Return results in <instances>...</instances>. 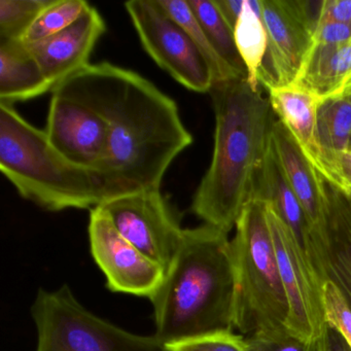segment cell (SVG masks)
Instances as JSON below:
<instances>
[{"mask_svg": "<svg viewBox=\"0 0 351 351\" xmlns=\"http://www.w3.org/2000/svg\"><path fill=\"white\" fill-rule=\"evenodd\" d=\"M188 3L217 54L238 75L246 79L245 67L236 48L234 30L219 13L215 0H188Z\"/></svg>", "mask_w": 351, "mask_h": 351, "instance_id": "cell-23", "label": "cell"}, {"mask_svg": "<svg viewBox=\"0 0 351 351\" xmlns=\"http://www.w3.org/2000/svg\"><path fill=\"white\" fill-rule=\"evenodd\" d=\"M351 94V77L350 79L347 82L346 85H345L344 89H343L342 93H341L340 96L343 95H350ZM338 97V96H337Z\"/></svg>", "mask_w": 351, "mask_h": 351, "instance_id": "cell-34", "label": "cell"}, {"mask_svg": "<svg viewBox=\"0 0 351 351\" xmlns=\"http://www.w3.org/2000/svg\"><path fill=\"white\" fill-rule=\"evenodd\" d=\"M347 196H348V195H347ZM349 197H350V198H351V195H349Z\"/></svg>", "mask_w": 351, "mask_h": 351, "instance_id": "cell-35", "label": "cell"}, {"mask_svg": "<svg viewBox=\"0 0 351 351\" xmlns=\"http://www.w3.org/2000/svg\"><path fill=\"white\" fill-rule=\"evenodd\" d=\"M350 149H351V147H350Z\"/></svg>", "mask_w": 351, "mask_h": 351, "instance_id": "cell-36", "label": "cell"}, {"mask_svg": "<svg viewBox=\"0 0 351 351\" xmlns=\"http://www.w3.org/2000/svg\"><path fill=\"white\" fill-rule=\"evenodd\" d=\"M351 38V24L324 22L316 26L312 45H330L346 42Z\"/></svg>", "mask_w": 351, "mask_h": 351, "instance_id": "cell-30", "label": "cell"}, {"mask_svg": "<svg viewBox=\"0 0 351 351\" xmlns=\"http://www.w3.org/2000/svg\"><path fill=\"white\" fill-rule=\"evenodd\" d=\"M324 182L326 213L314 242L315 271L322 283H334L351 310V198Z\"/></svg>", "mask_w": 351, "mask_h": 351, "instance_id": "cell-13", "label": "cell"}, {"mask_svg": "<svg viewBox=\"0 0 351 351\" xmlns=\"http://www.w3.org/2000/svg\"><path fill=\"white\" fill-rule=\"evenodd\" d=\"M213 158L193 196L191 211L229 233L252 198L256 176L270 149L276 117L268 97L246 80L213 85Z\"/></svg>", "mask_w": 351, "mask_h": 351, "instance_id": "cell-2", "label": "cell"}, {"mask_svg": "<svg viewBox=\"0 0 351 351\" xmlns=\"http://www.w3.org/2000/svg\"><path fill=\"white\" fill-rule=\"evenodd\" d=\"M324 22L351 24V0H324L317 25Z\"/></svg>", "mask_w": 351, "mask_h": 351, "instance_id": "cell-31", "label": "cell"}, {"mask_svg": "<svg viewBox=\"0 0 351 351\" xmlns=\"http://www.w3.org/2000/svg\"><path fill=\"white\" fill-rule=\"evenodd\" d=\"M99 207L125 239L167 272L186 229L161 190L131 193Z\"/></svg>", "mask_w": 351, "mask_h": 351, "instance_id": "cell-9", "label": "cell"}, {"mask_svg": "<svg viewBox=\"0 0 351 351\" xmlns=\"http://www.w3.org/2000/svg\"><path fill=\"white\" fill-rule=\"evenodd\" d=\"M267 91L277 120L287 128L317 170L322 158L317 134L318 110L324 100L295 85L270 88Z\"/></svg>", "mask_w": 351, "mask_h": 351, "instance_id": "cell-16", "label": "cell"}, {"mask_svg": "<svg viewBox=\"0 0 351 351\" xmlns=\"http://www.w3.org/2000/svg\"><path fill=\"white\" fill-rule=\"evenodd\" d=\"M245 344L247 351H320L319 339L302 338L289 328L252 332Z\"/></svg>", "mask_w": 351, "mask_h": 351, "instance_id": "cell-26", "label": "cell"}, {"mask_svg": "<svg viewBox=\"0 0 351 351\" xmlns=\"http://www.w3.org/2000/svg\"><path fill=\"white\" fill-rule=\"evenodd\" d=\"M125 9L145 52L178 84L196 93H210L213 71L184 28L158 0H131Z\"/></svg>", "mask_w": 351, "mask_h": 351, "instance_id": "cell-7", "label": "cell"}, {"mask_svg": "<svg viewBox=\"0 0 351 351\" xmlns=\"http://www.w3.org/2000/svg\"><path fill=\"white\" fill-rule=\"evenodd\" d=\"M235 291L228 233L206 223L184 230L173 262L149 299L155 336L166 345L232 332Z\"/></svg>", "mask_w": 351, "mask_h": 351, "instance_id": "cell-3", "label": "cell"}, {"mask_svg": "<svg viewBox=\"0 0 351 351\" xmlns=\"http://www.w3.org/2000/svg\"><path fill=\"white\" fill-rule=\"evenodd\" d=\"M168 351H247L245 339L233 332H215L166 344Z\"/></svg>", "mask_w": 351, "mask_h": 351, "instance_id": "cell-27", "label": "cell"}, {"mask_svg": "<svg viewBox=\"0 0 351 351\" xmlns=\"http://www.w3.org/2000/svg\"><path fill=\"white\" fill-rule=\"evenodd\" d=\"M351 77V38L330 45H311L291 85L322 100L340 96Z\"/></svg>", "mask_w": 351, "mask_h": 351, "instance_id": "cell-19", "label": "cell"}, {"mask_svg": "<svg viewBox=\"0 0 351 351\" xmlns=\"http://www.w3.org/2000/svg\"><path fill=\"white\" fill-rule=\"evenodd\" d=\"M88 232L92 256L108 289L151 299L163 280V269L125 239L101 207L90 210Z\"/></svg>", "mask_w": 351, "mask_h": 351, "instance_id": "cell-11", "label": "cell"}, {"mask_svg": "<svg viewBox=\"0 0 351 351\" xmlns=\"http://www.w3.org/2000/svg\"><path fill=\"white\" fill-rule=\"evenodd\" d=\"M326 322L338 328L351 347V310L334 283L324 281L322 287Z\"/></svg>", "mask_w": 351, "mask_h": 351, "instance_id": "cell-29", "label": "cell"}, {"mask_svg": "<svg viewBox=\"0 0 351 351\" xmlns=\"http://www.w3.org/2000/svg\"><path fill=\"white\" fill-rule=\"evenodd\" d=\"M106 30L104 18L91 7L60 34L27 46L55 88L90 64L92 52Z\"/></svg>", "mask_w": 351, "mask_h": 351, "instance_id": "cell-14", "label": "cell"}, {"mask_svg": "<svg viewBox=\"0 0 351 351\" xmlns=\"http://www.w3.org/2000/svg\"><path fill=\"white\" fill-rule=\"evenodd\" d=\"M317 134L322 153L350 149L351 95L322 101L318 110Z\"/></svg>", "mask_w": 351, "mask_h": 351, "instance_id": "cell-22", "label": "cell"}, {"mask_svg": "<svg viewBox=\"0 0 351 351\" xmlns=\"http://www.w3.org/2000/svg\"><path fill=\"white\" fill-rule=\"evenodd\" d=\"M317 171L328 184L351 195V149L324 152Z\"/></svg>", "mask_w": 351, "mask_h": 351, "instance_id": "cell-28", "label": "cell"}, {"mask_svg": "<svg viewBox=\"0 0 351 351\" xmlns=\"http://www.w3.org/2000/svg\"><path fill=\"white\" fill-rule=\"evenodd\" d=\"M54 90L21 40H0V104L15 106Z\"/></svg>", "mask_w": 351, "mask_h": 351, "instance_id": "cell-18", "label": "cell"}, {"mask_svg": "<svg viewBox=\"0 0 351 351\" xmlns=\"http://www.w3.org/2000/svg\"><path fill=\"white\" fill-rule=\"evenodd\" d=\"M45 132L51 143L71 161L104 174L108 152V128L93 110L77 100L52 93Z\"/></svg>", "mask_w": 351, "mask_h": 351, "instance_id": "cell-12", "label": "cell"}, {"mask_svg": "<svg viewBox=\"0 0 351 351\" xmlns=\"http://www.w3.org/2000/svg\"><path fill=\"white\" fill-rule=\"evenodd\" d=\"M266 210L289 303L287 328L302 338L318 340L326 322L324 283L289 228L267 203Z\"/></svg>", "mask_w": 351, "mask_h": 351, "instance_id": "cell-10", "label": "cell"}, {"mask_svg": "<svg viewBox=\"0 0 351 351\" xmlns=\"http://www.w3.org/2000/svg\"><path fill=\"white\" fill-rule=\"evenodd\" d=\"M0 170L20 196L45 210H92L118 198L104 174L71 161L45 130L1 104Z\"/></svg>", "mask_w": 351, "mask_h": 351, "instance_id": "cell-4", "label": "cell"}, {"mask_svg": "<svg viewBox=\"0 0 351 351\" xmlns=\"http://www.w3.org/2000/svg\"><path fill=\"white\" fill-rule=\"evenodd\" d=\"M320 351H351L347 341L338 328L326 322L319 338Z\"/></svg>", "mask_w": 351, "mask_h": 351, "instance_id": "cell-32", "label": "cell"}, {"mask_svg": "<svg viewBox=\"0 0 351 351\" xmlns=\"http://www.w3.org/2000/svg\"><path fill=\"white\" fill-rule=\"evenodd\" d=\"M162 9L176 20L195 43L206 59L215 77V84L232 80H246L238 75L227 62L217 54L207 38L200 22L189 5L188 0H158Z\"/></svg>", "mask_w": 351, "mask_h": 351, "instance_id": "cell-21", "label": "cell"}, {"mask_svg": "<svg viewBox=\"0 0 351 351\" xmlns=\"http://www.w3.org/2000/svg\"><path fill=\"white\" fill-rule=\"evenodd\" d=\"M90 8L85 0H50L21 40L32 45L56 36L73 25Z\"/></svg>", "mask_w": 351, "mask_h": 351, "instance_id": "cell-24", "label": "cell"}, {"mask_svg": "<svg viewBox=\"0 0 351 351\" xmlns=\"http://www.w3.org/2000/svg\"><path fill=\"white\" fill-rule=\"evenodd\" d=\"M268 50L258 82L265 89L295 83L312 45L322 1L262 0Z\"/></svg>", "mask_w": 351, "mask_h": 351, "instance_id": "cell-8", "label": "cell"}, {"mask_svg": "<svg viewBox=\"0 0 351 351\" xmlns=\"http://www.w3.org/2000/svg\"><path fill=\"white\" fill-rule=\"evenodd\" d=\"M271 149L287 184L293 190L311 228L313 243L324 225L326 182L311 162L304 155L289 131L275 121L271 136Z\"/></svg>", "mask_w": 351, "mask_h": 351, "instance_id": "cell-15", "label": "cell"}, {"mask_svg": "<svg viewBox=\"0 0 351 351\" xmlns=\"http://www.w3.org/2000/svg\"><path fill=\"white\" fill-rule=\"evenodd\" d=\"M234 40L246 71V82L254 91H260L261 69L268 50V36L262 17L254 13L248 0L234 28Z\"/></svg>", "mask_w": 351, "mask_h": 351, "instance_id": "cell-20", "label": "cell"}, {"mask_svg": "<svg viewBox=\"0 0 351 351\" xmlns=\"http://www.w3.org/2000/svg\"><path fill=\"white\" fill-rule=\"evenodd\" d=\"M36 351H168L155 335L141 336L92 313L71 287L40 289L32 307Z\"/></svg>", "mask_w": 351, "mask_h": 351, "instance_id": "cell-6", "label": "cell"}, {"mask_svg": "<svg viewBox=\"0 0 351 351\" xmlns=\"http://www.w3.org/2000/svg\"><path fill=\"white\" fill-rule=\"evenodd\" d=\"M50 0H0V40H22Z\"/></svg>", "mask_w": 351, "mask_h": 351, "instance_id": "cell-25", "label": "cell"}, {"mask_svg": "<svg viewBox=\"0 0 351 351\" xmlns=\"http://www.w3.org/2000/svg\"><path fill=\"white\" fill-rule=\"evenodd\" d=\"M252 199L264 201L274 209L283 223L289 228L306 258L315 270V252L311 228L299 200L281 172L271 149V143L266 159L256 176Z\"/></svg>", "mask_w": 351, "mask_h": 351, "instance_id": "cell-17", "label": "cell"}, {"mask_svg": "<svg viewBox=\"0 0 351 351\" xmlns=\"http://www.w3.org/2000/svg\"><path fill=\"white\" fill-rule=\"evenodd\" d=\"M215 3L228 25L234 30L243 11L245 0H215Z\"/></svg>", "mask_w": 351, "mask_h": 351, "instance_id": "cell-33", "label": "cell"}, {"mask_svg": "<svg viewBox=\"0 0 351 351\" xmlns=\"http://www.w3.org/2000/svg\"><path fill=\"white\" fill-rule=\"evenodd\" d=\"M235 228L231 241L236 285L234 328L243 335L287 328L289 303L266 203L250 199Z\"/></svg>", "mask_w": 351, "mask_h": 351, "instance_id": "cell-5", "label": "cell"}, {"mask_svg": "<svg viewBox=\"0 0 351 351\" xmlns=\"http://www.w3.org/2000/svg\"><path fill=\"white\" fill-rule=\"evenodd\" d=\"M52 93L77 100L106 123L104 176L118 197L161 190L172 162L193 143L178 104L139 73L110 62L89 64Z\"/></svg>", "mask_w": 351, "mask_h": 351, "instance_id": "cell-1", "label": "cell"}, {"mask_svg": "<svg viewBox=\"0 0 351 351\" xmlns=\"http://www.w3.org/2000/svg\"><path fill=\"white\" fill-rule=\"evenodd\" d=\"M350 95H351V94H350Z\"/></svg>", "mask_w": 351, "mask_h": 351, "instance_id": "cell-37", "label": "cell"}]
</instances>
